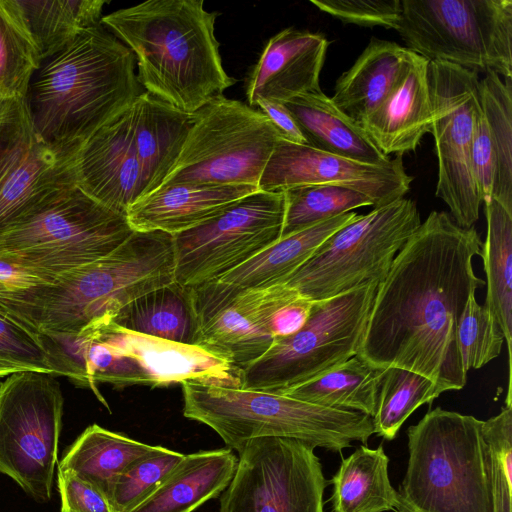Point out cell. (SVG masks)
<instances>
[{
	"mask_svg": "<svg viewBox=\"0 0 512 512\" xmlns=\"http://www.w3.org/2000/svg\"><path fill=\"white\" fill-rule=\"evenodd\" d=\"M481 248L474 226L430 212L378 283L358 355L423 375L442 392L463 389L457 326L469 296L485 285L473 269Z\"/></svg>",
	"mask_w": 512,
	"mask_h": 512,
	"instance_id": "1",
	"label": "cell"
},
{
	"mask_svg": "<svg viewBox=\"0 0 512 512\" xmlns=\"http://www.w3.org/2000/svg\"><path fill=\"white\" fill-rule=\"evenodd\" d=\"M217 12L203 0H149L102 16L135 58L144 91L195 113L234 85L215 36Z\"/></svg>",
	"mask_w": 512,
	"mask_h": 512,
	"instance_id": "2",
	"label": "cell"
},
{
	"mask_svg": "<svg viewBox=\"0 0 512 512\" xmlns=\"http://www.w3.org/2000/svg\"><path fill=\"white\" fill-rule=\"evenodd\" d=\"M30 90L27 102L36 135L68 151H76L145 92L134 55L102 24L84 30L50 57Z\"/></svg>",
	"mask_w": 512,
	"mask_h": 512,
	"instance_id": "3",
	"label": "cell"
},
{
	"mask_svg": "<svg viewBox=\"0 0 512 512\" xmlns=\"http://www.w3.org/2000/svg\"><path fill=\"white\" fill-rule=\"evenodd\" d=\"M174 280L173 236L134 231L105 257L52 281L0 292V306L38 333L77 334Z\"/></svg>",
	"mask_w": 512,
	"mask_h": 512,
	"instance_id": "4",
	"label": "cell"
},
{
	"mask_svg": "<svg viewBox=\"0 0 512 512\" xmlns=\"http://www.w3.org/2000/svg\"><path fill=\"white\" fill-rule=\"evenodd\" d=\"M183 415L210 427L236 452L250 440L295 439L341 453L374 434L366 414L324 407L287 395L183 382Z\"/></svg>",
	"mask_w": 512,
	"mask_h": 512,
	"instance_id": "5",
	"label": "cell"
},
{
	"mask_svg": "<svg viewBox=\"0 0 512 512\" xmlns=\"http://www.w3.org/2000/svg\"><path fill=\"white\" fill-rule=\"evenodd\" d=\"M482 422L436 407L408 428L398 494L412 512H492Z\"/></svg>",
	"mask_w": 512,
	"mask_h": 512,
	"instance_id": "6",
	"label": "cell"
},
{
	"mask_svg": "<svg viewBox=\"0 0 512 512\" xmlns=\"http://www.w3.org/2000/svg\"><path fill=\"white\" fill-rule=\"evenodd\" d=\"M133 232L126 216L74 186L1 231L0 259L50 282L110 254Z\"/></svg>",
	"mask_w": 512,
	"mask_h": 512,
	"instance_id": "7",
	"label": "cell"
},
{
	"mask_svg": "<svg viewBox=\"0 0 512 512\" xmlns=\"http://www.w3.org/2000/svg\"><path fill=\"white\" fill-rule=\"evenodd\" d=\"M188 288L196 327L193 344L240 371L276 338L300 329L313 303L284 283L245 289L215 280Z\"/></svg>",
	"mask_w": 512,
	"mask_h": 512,
	"instance_id": "8",
	"label": "cell"
},
{
	"mask_svg": "<svg viewBox=\"0 0 512 512\" xmlns=\"http://www.w3.org/2000/svg\"><path fill=\"white\" fill-rule=\"evenodd\" d=\"M378 283L313 301L300 329L276 338L260 358L241 370V388L280 394L357 355Z\"/></svg>",
	"mask_w": 512,
	"mask_h": 512,
	"instance_id": "9",
	"label": "cell"
},
{
	"mask_svg": "<svg viewBox=\"0 0 512 512\" xmlns=\"http://www.w3.org/2000/svg\"><path fill=\"white\" fill-rule=\"evenodd\" d=\"M396 31L429 61L512 78L511 0H401Z\"/></svg>",
	"mask_w": 512,
	"mask_h": 512,
	"instance_id": "10",
	"label": "cell"
},
{
	"mask_svg": "<svg viewBox=\"0 0 512 512\" xmlns=\"http://www.w3.org/2000/svg\"><path fill=\"white\" fill-rule=\"evenodd\" d=\"M420 224L412 199L374 207L328 237L283 283L311 301H321L380 282Z\"/></svg>",
	"mask_w": 512,
	"mask_h": 512,
	"instance_id": "11",
	"label": "cell"
},
{
	"mask_svg": "<svg viewBox=\"0 0 512 512\" xmlns=\"http://www.w3.org/2000/svg\"><path fill=\"white\" fill-rule=\"evenodd\" d=\"M279 138L280 133L262 111L221 95L195 112L177 162L160 187H258Z\"/></svg>",
	"mask_w": 512,
	"mask_h": 512,
	"instance_id": "12",
	"label": "cell"
},
{
	"mask_svg": "<svg viewBox=\"0 0 512 512\" xmlns=\"http://www.w3.org/2000/svg\"><path fill=\"white\" fill-rule=\"evenodd\" d=\"M56 376L17 372L0 382V473L37 502L48 501L64 398Z\"/></svg>",
	"mask_w": 512,
	"mask_h": 512,
	"instance_id": "13",
	"label": "cell"
},
{
	"mask_svg": "<svg viewBox=\"0 0 512 512\" xmlns=\"http://www.w3.org/2000/svg\"><path fill=\"white\" fill-rule=\"evenodd\" d=\"M431 129L438 162L435 194L449 208L452 219L470 228L483 203L471 163L472 141L482 113L479 76L456 64L429 61Z\"/></svg>",
	"mask_w": 512,
	"mask_h": 512,
	"instance_id": "14",
	"label": "cell"
},
{
	"mask_svg": "<svg viewBox=\"0 0 512 512\" xmlns=\"http://www.w3.org/2000/svg\"><path fill=\"white\" fill-rule=\"evenodd\" d=\"M284 192L256 191L208 221L173 236L174 280L183 287L215 281L281 238Z\"/></svg>",
	"mask_w": 512,
	"mask_h": 512,
	"instance_id": "15",
	"label": "cell"
},
{
	"mask_svg": "<svg viewBox=\"0 0 512 512\" xmlns=\"http://www.w3.org/2000/svg\"><path fill=\"white\" fill-rule=\"evenodd\" d=\"M217 512H324L328 481L315 447L295 439L248 441Z\"/></svg>",
	"mask_w": 512,
	"mask_h": 512,
	"instance_id": "16",
	"label": "cell"
},
{
	"mask_svg": "<svg viewBox=\"0 0 512 512\" xmlns=\"http://www.w3.org/2000/svg\"><path fill=\"white\" fill-rule=\"evenodd\" d=\"M75 152L38 138L27 99L5 104L0 112V232L76 186Z\"/></svg>",
	"mask_w": 512,
	"mask_h": 512,
	"instance_id": "17",
	"label": "cell"
},
{
	"mask_svg": "<svg viewBox=\"0 0 512 512\" xmlns=\"http://www.w3.org/2000/svg\"><path fill=\"white\" fill-rule=\"evenodd\" d=\"M412 180L402 156L384 164H369L279 138L258 189L282 192L308 185L340 186L366 195L374 207H379L404 197Z\"/></svg>",
	"mask_w": 512,
	"mask_h": 512,
	"instance_id": "18",
	"label": "cell"
},
{
	"mask_svg": "<svg viewBox=\"0 0 512 512\" xmlns=\"http://www.w3.org/2000/svg\"><path fill=\"white\" fill-rule=\"evenodd\" d=\"M73 172L78 188L124 216L147 194L132 135L130 106L78 147Z\"/></svg>",
	"mask_w": 512,
	"mask_h": 512,
	"instance_id": "19",
	"label": "cell"
},
{
	"mask_svg": "<svg viewBox=\"0 0 512 512\" xmlns=\"http://www.w3.org/2000/svg\"><path fill=\"white\" fill-rule=\"evenodd\" d=\"M111 319H100L86 328L114 349L134 358L149 375L152 387L183 382L241 387V371L202 347L129 331Z\"/></svg>",
	"mask_w": 512,
	"mask_h": 512,
	"instance_id": "20",
	"label": "cell"
},
{
	"mask_svg": "<svg viewBox=\"0 0 512 512\" xmlns=\"http://www.w3.org/2000/svg\"><path fill=\"white\" fill-rule=\"evenodd\" d=\"M329 46L321 33L288 27L265 44L246 84L249 106L259 100L285 103L321 90L320 73Z\"/></svg>",
	"mask_w": 512,
	"mask_h": 512,
	"instance_id": "21",
	"label": "cell"
},
{
	"mask_svg": "<svg viewBox=\"0 0 512 512\" xmlns=\"http://www.w3.org/2000/svg\"><path fill=\"white\" fill-rule=\"evenodd\" d=\"M429 60L413 52L404 74L386 99L360 125L387 157L416 150L431 129Z\"/></svg>",
	"mask_w": 512,
	"mask_h": 512,
	"instance_id": "22",
	"label": "cell"
},
{
	"mask_svg": "<svg viewBox=\"0 0 512 512\" xmlns=\"http://www.w3.org/2000/svg\"><path fill=\"white\" fill-rule=\"evenodd\" d=\"M258 190L251 185L163 186L131 205L126 217L134 231L175 235L208 221Z\"/></svg>",
	"mask_w": 512,
	"mask_h": 512,
	"instance_id": "23",
	"label": "cell"
},
{
	"mask_svg": "<svg viewBox=\"0 0 512 512\" xmlns=\"http://www.w3.org/2000/svg\"><path fill=\"white\" fill-rule=\"evenodd\" d=\"M130 113L148 195L162 185L176 164L195 113L183 112L146 91L130 105Z\"/></svg>",
	"mask_w": 512,
	"mask_h": 512,
	"instance_id": "24",
	"label": "cell"
},
{
	"mask_svg": "<svg viewBox=\"0 0 512 512\" xmlns=\"http://www.w3.org/2000/svg\"><path fill=\"white\" fill-rule=\"evenodd\" d=\"M412 54L395 42L372 37L353 65L337 79L331 100L361 125L396 86Z\"/></svg>",
	"mask_w": 512,
	"mask_h": 512,
	"instance_id": "25",
	"label": "cell"
},
{
	"mask_svg": "<svg viewBox=\"0 0 512 512\" xmlns=\"http://www.w3.org/2000/svg\"><path fill=\"white\" fill-rule=\"evenodd\" d=\"M238 457L229 448L184 455L178 465L130 512H193L229 485Z\"/></svg>",
	"mask_w": 512,
	"mask_h": 512,
	"instance_id": "26",
	"label": "cell"
},
{
	"mask_svg": "<svg viewBox=\"0 0 512 512\" xmlns=\"http://www.w3.org/2000/svg\"><path fill=\"white\" fill-rule=\"evenodd\" d=\"M283 104L294 117L308 145L363 163L384 164L390 161L364 129L322 90L297 96Z\"/></svg>",
	"mask_w": 512,
	"mask_h": 512,
	"instance_id": "27",
	"label": "cell"
},
{
	"mask_svg": "<svg viewBox=\"0 0 512 512\" xmlns=\"http://www.w3.org/2000/svg\"><path fill=\"white\" fill-rule=\"evenodd\" d=\"M358 215L351 211L281 237L218 281L245 289L281 284L302 266L328 237Z\"/></svg>",
	"mask_w": 512,
	"mask_h": 512,
	"instance_id": "28",
	"label": "cell"
},
{
	"mask_svg": "<svg viewBox=\"0 0 512 512\" xmlns=\"http://www.w3.org/2000/svg\"><path fill=\"white\" fill-rule=\"evenodd\" d=\"M388 464L382 445H361L343 458L329 481L333 485L332 511L395 512L399 494L390 482Z\"/></svg>",
	"mask_w": 512,
	"mask_h": 512,
	"instance_id": "29",
	"label": "cell"
},
{
	"mask_svg": "<svg viewBox=\"0 0 512 512\" xmlns=\"http://www.w3.org/2000/svg\"><path fill=\"white\" fill-rule=\"evenodd\" d=\"M483 203L487 224L480 253L487 286L484 306L504 334L508 351V385H511L512 213L493 198Z\"/></svg>",
	"mask_w": 512,
	"mask_h": 512,
	"instance_id": "30",
	"label": "cell"
},
{
	"mask_svg": "<svg viewBox=\"0 0 512 512\" xmlns=\"http://www.w3.org/2000/svg\"><path fill=\"white\" fill-rule=\"evenodd\" d=\"M157 447L93 424L68 447L58 470L76 473L106 495L111 482L127 466Z\"/></svg>",
	"mask_w": 512,
	"mask_h": 512,
	"instance_id": "31",
	"label": "cell"
},
{
	"mask_svg": "<svg viewBox=\"0 0 512 512\" xmlns=\"http://www.w3.org/2000/svg\"><path fill=\"white\" fill-rule=\"evenodd\" d=\"M111 320L139 334L184 344L194 342L196 327L189 288L176 282L135 298Z\"/></svg>",
	"mask_w": 512,
	"mask_h": 512,
	"instance_id": "32",
	"label": "cell"
},
{
	"mask_svg": "<svg viewBox=\"0 0 512 512\" xmlns=\"http://www.w3.org/2000/svg\"><path fill=\"white\" fill-rule=\"evenodd\" d=\"M384 369L357 354L326 373L280 394L372 417Z\"/></svg>",
	"mask_w": 512,
	"mask_h": 512,
	"instance_id": "33",
	"label": "cell"
},
{
	"mask_svg": "<svg viewBox=\"0 0 512 512\" xmlns=\"http://www.w3.org/2000/svg\"><path fill=\"white\" fill-rule=\"evenodd\" d=\"M40 56L50 58L101 24L105 0H14Z\"/></svg>",
	"mask_w": 512,
	"mask_h": 512,
	"instance_id": "34",
	"label": "cell"
},
{
	"mask_svg": "<svg viewBox=\"0 0 512 512\" xmlns=\"http://www.w3.org/2000/svg\"><path fill=\"white\" fill-rule=\"evenodd\" d=\"M41 61L14 0H0V102L26 100Z\"/></svg>",
	"mask_w": 512,
	"mask_h": 512,
	"instance_id": "35",
	"label": "cell"
},
{
	"mask_svg": "<svg viewBox=\"0 0 512 512\" xmlns=\"http://www.w3.org/2000/svg\"><path fill=\"white\" fill-rule=\"evenodd\" d=\"M482 114L488 124L496 158L491 198L512 213V78L493 71L479 81Z\"/></svg>",
	"mask_w": 512,
	"mask_h": 512,
	"instance_id": "36",
	"label": "cell"
},
{
	"mask_svg": "<svg viewBox=\"0 0 512 512\" xmlns=\"http://www.w3.org/2000/svg\"><path fill=\"white\" fill-rule=\"evenodd\" d=\"M442 390L418 373L386 367L381 378L372 422L374 434L393 440L406 419L421 405L431 404Z\"/></svg>",
	"mask_w": 512,
	"mask_h": 512,
	"instance_id": "37",
	"label": "cell"
},
{
	"mask_svg": "<svg viewBox=\"0 0 512 512\" xmlns=\"http://www.w3.org/2000/svg\"><path fill=\"white\" fill-rule=\"evenodd\" d=\"M283 192L285 215L281 237L353 209L373 206L372 200L366 195L340 186L308 185Z\"/></svg>",
	"mask_w": 512,
	"mask_h": 512,
	"instance_id": "38",
	"label": "cell"
},
{
	"mask_svg": "<svg viewBox=\"0 0 512 512\" xmlns=\"http://www.w3.org/2000/svg\"><path fill=\"white\" fill-rule=\"evenodd\" d=\"M185 454L158 446L127 466L109 485L112 512H130L141 504L178 465Z\"/></svg>",
	"mask_w": 512,
	"mask_h": 512,
	"instance_id": "39",
	"label": "cell"
},
{
	"mask_svg": "<svg viewBox=\"0 0 512 512\" xmlns=\"http://www.w3.org/2000/svg\"><path fill=\"white\" fill-rule=\"evenodd\" d=\"M492 512H512V404L482 422Z\"/></svg>",
	"mask_w": 512,
	"mask_h": 512,
	"instance_id": "40",
	"label": "cell"
},
{
	"mask_svg": "<svg viewBox=\"0 0 512 512\" xmlns=\"http://www.w3.org/2000/svg\"><path fill=\"white\" fill-rule=\"evenodd\" d=\"M505 343L504 334L492 314L469 296L457 326V345L466 372L479 369L497 358Z\"/></svg>",
	"mask_w": 512,
	"mask_h": 512,
	"instance_id": "41",
	"label": "cell"
},
{
	"mask_svg": "<svg viewBox=\"0 0 512 512\" xmlns=\"http://www.w3.org/2000/svg\"><path fill=\"white\" fill-rule=\"evenodd\" d=\"M0 355L30 371L57 376L50 353L40 333L23 324L0 306Z\"/></svg>",
	"mask_w": 512,
	"mask_h": 512,
	"instance_id": "42",
	"label": "cell"
},
{
	"mask_svg": "<svg viewBox=\"0 0 512 512\" xmlns=\"http://www.w3.org/2000/svg\"><path fill=\"white\" fill-rule=\"evenodd\" d=\"M319 10L347 24L396 31L401 0H311Z\"/></svg>",
	"mask_w": 512,
	"mask_h": 512,
	"instance_id": "43",
	"label": "cell"
},
{
	"mask_svg": "<svg viewBox=\"0 0 512 512\" xmlns=\"http://www.w3.org/2000/svg\"><path fill=\"white\" fill-rule=\"evenodd\" d=\"M61 512H112L103 491L70 470H58Z\"/></svg>",
	"mask_w": 512,
	"mask_h": 512,
	"instance_id": "44",
	"label": "cell"
},
{
	"mask_svg": "<svg viewBox=\"0 0 512 512\" xmlns=\"http://www.w3.org/2000/svg\"><path fill=\"white\" fill-rule=\"evenodd\" d=\"M471 163L474 179L483 202L492 196L496 174V158L489 127L482 113L477 122L472 141Z\"/></svg>",
	"mask_w": 512,
	"mask_h": 512,
	"instance_id": "45",
	"label": "cell"
},
{
	"mask_svg": "<svg viewBox=\"0 0 512 512\" xmlns=\"http://www.w3.org/2000/svg\"><path fill=\"white\" fill-rule=\"evenodd\" d=\"M255 107H258L269 118L280 133L281 138L296 144H307L294 117L283 103L259 100Z\"/></svg>",
	"mask_w": 512,
	"mask_h": 512,
	"instance_id": "46",
	"label": "cell"
},
{
	"mask_svg": "<svg viewBox=\"0 0 512 512\" xmlns=\"http://www.w3.org/2000/svg\"><path fill=\"white\" fill-rule=\"evenodd\" d=\"M0 283L7 289L19 290L46 283L32 271L0 259Z\"/></svg>",
	"mask_w": 512,
	"mask_h": 512,
	"instance_id": "47",
	"label": "cell"
},
{
	"mask_svg": "<svg viewBox=\"0 0 512 512\" xmlns=\"http://www.w3.org/2000/svg\"><path fill=\"white\" fill-rule=\"evenodd\" d=\"M23 371H30L25 366L4 358L0 355V377H7L11 374Z\"/></svg>",
	"mask_w": 512,
	"mask_h": 512,
	"instance_id": "48",
	"label": "cell"
},
{
	"mask_svg": "<svg viewBox=\"0 0 512 512\" xmlns=\"http://www.w3.org/2000/svg\"><path fill=\"white\" fill-rule=\"evenodd\" d=\"M395 512H412V511L401 501V499L399 497V501L396 506Z\"/></svg>",
	"mask_w": 512,
	"mask_h": 512,
	"instance_id": "49",
	"label": "cell"
},
{
	"mask_svg": "<svg viewBox=\"0 0 512 512\" xmlns=\"http://www.w3.org/2000/svg\"><path fill=\"white\" fill-rule=\"evenodd\" d=\"M7 289L0 283V292L6 291Z\"/></svg>",
	"mask_w": 512,
	"mask_h": 512,
	"instance_id": "50",
	"label": "cell"
},
{
	"mask_svg": "<svg viewBox=\"0 0 512 512\" xmlns=\"http://www.w3.org/2000/svg\"><path fill=\"white\" fill-rule=\"evenodd\" d=\"M7 103H8V102H7ZM5 104H6V103H2V102H0V112H1V111H2V109L4 108Z\"/></svg>",
	"mask_w": 512,
	"mask_h": 512,
	"instance_id": "51",
	"label": "cell"
}]
</instances>
